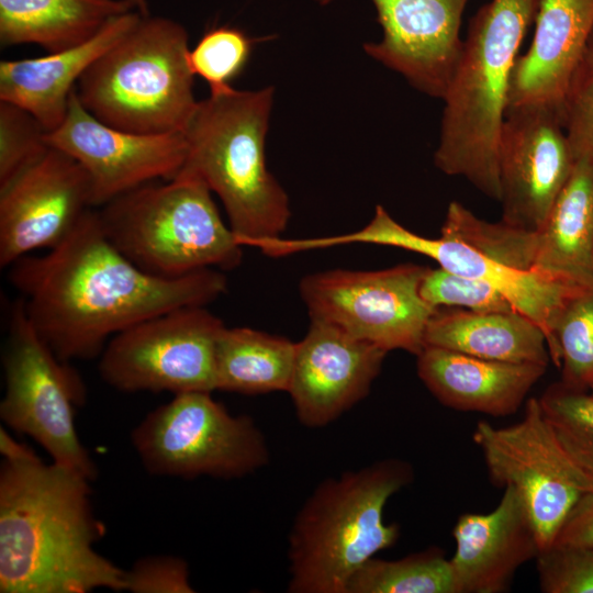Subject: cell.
Returning <instances> with one entry per match:
<instances>
[{
    "label": "cell",
    "instance_id": "6da1fadb",
    "mask_svg": "<svg viewBox=\"0 0 593 593\" xmlns=\"http://www.w3.org/2000/svg\"><path fill=\"white\" fill-rule=\"evenodd\" d=\"M8 268L36 332L65 361L100 357L122 331L172 309L206 305L227 288L216 269L178 278L143 271L108 239L97 208L48 253Z\"/></svg>",
    "mask_w": 593,
    "mask_h": 593
},
{
    "label": "cell",
    "instance_id": "7a4b0ae2",
    "mask_svg": "<svg viewBox=\"0 0 593 593\" xmlns=\"http://www.w3.org/2000/svg\"><path fill=\"white\" fill-rule=\"evenodd\" d=\"M91 481L37 456L0 468V592L125 591V570L94 550L104 526Z\"/></svg>",
    "mask_w": 593,
    "mask_h": 593
},
{
    "label": "cell",
    "instance_id": "3957f363",
    "mask_svg": "<svg viewBox=\"0 0 593 593\" xmlns=\"http://www.w3.org/2000/svg\"><path fill=\"white\" fill-rule=\"evenodd\" d=\"M540 0H491L471 19L443 97L436 167L500 201L497 144L511 76Z\"/></svg>",
    "mask_w": 593,
    "mask_h": 593
},
{
    "label": "cell",
    "instance_id": "277c9868",
    "mask_svg": "<svg viewBox=\"0 0 593 593\" xmlns=\"http://www.w3.org/2000/svg\"><path fill=\"white\" fill-rule=\"evenodd\" d=\"M272 98V87L210 93L183 133L187 154L179 174L216 193L243 247L280 237L290 219L288 195L266 165Z\"/></svg>",
    "mask_w": 593,
    "mask_h": 593
},
{
    "label": "cell",
    "instance_id": "5b68a950",
    "mask_svg": "<svg viewBox=\"0 0 593 593\" xmlns=\"http://www.w3.org/2000/svg\"><path fill=\"white\" fill-rule=\"evenodd\" d=\"M413 477L409 462L387 458L320 482L289 532L288 592L346 593L353 574L396 542L400 527L383 513Z\"/></svg>",
    "mask_w": 593,
    "mask_h": 593
},
{
    "label": "cell",
    "instance_id": "8992f818",
    "mask_svg": "<svg viewBox=\"0 0 593 593\" xmlns=\"http://www.w3.org/2000/svg\"><path fill=\"white\" fill-rule=\"evenodd\" d=\"M179 22L142 15L81 76L80 103L104 124L137 134H183L199 101Z\"/></svg>",
    "mask_w": 593,
    "mask_h": 593
},
{
    "label": "cell",
    "instance_id": "52a82bcc",
    "mask_svg": "<svg viewBox=\"0 0 593 593\" xmlns=\"http://www.w3.org/2000/svg\"><path fill=\"white\" fill-rule=\"evenodd\" d=\"M112 245L143 271L178 278L205 269L230 270L242 247L198 178L143 184L97 208Z\"/></svg>",
    "mask_w": 593,
    "mask_h": 593
},
{
    "label": "cell",
    "instance_id": "ba28073f",
    "mask_svg": "<svg viewBox=\"0 0 593 593\" xmlns=\"http://www.w3.org/2000/svg\"><path fill=\"white\" fill-rule=\"evenodd\" d=\"M7 314L2 422L32 437L51 455L53 462L93 481L97 466L80 443L75 426V413L87 395L80 374L38 335L21 296L10 304Z\"/></svg>",
    "mask_w": 593,
    "mask_h": 593
},
{
    "label": "cell",
    "instance_id": "9c48e42d",
    "mask_svg": "<svg viewBox=\"0 0 593 593\" xmlns=\"http://www.w3.org/2000/svg\"><path fill=\"white\" fill-rule=\"evenodd\" d=\"M154 475L236 479L270 461L267 440L248 415H232L211 392H184L148 413L132 433Z\"/></svg>",
    "mask_w": 593,
    "mask_h": 593
},
{
    "label": "cell",
    "instance_id": "30bf717a",
    "mask_svg": "<svg viewBox=\"0 0 593 593\" xmlns=\"http://www.w3.org/2000/svg\"><path fill=\"white\" fill-rule=\"evenodd\" d=\"M223 322L189 305L146 318L113 336L100 355L103 381L124 392H212Z\"/></svg>",
    "mask_w": 593,
    "mask_h": 593
},
{
    "label": "cell",
    "instance_id": "8fae6325",
    "mask_svg": "<svg viewBox=\"0 0 593 593\" xmlns=\"http://www.w3.org/2000/svg\"><path fill=\"white\" fill-rule=\"evenodd\" d=\"M427 267L402 264L371 271L335 269L304 277L301 296L311 320L335 325L388 353L417 356L436 309L421 296Z\"/></svg>",
    "mask_w": 593,
    "mask_h": 593
},
{
    "label": "cell",
    "instance_id": "7c38bea8",
    "mask_svg": "<svg viewBox=\"0 0 593 593\" xmlns=\"http://www.w3.org/2000/svg\"><path fill=\"white\" fill-rule=\"evenodd\" d=\"M472 439L492 482L519 493L540 549L549 547L578 500L593 491V478L562 448L538 398L526 401L516 424L495 427L480 421Z\"/></svg>",
    "mask_w": 593,
    "mask_h": 593
},
{
    "label": "cell",
    "instance_id": "4fadbf2b",
    "mask_svg": "<svg viewBox=\"0 0 593 593\" xmlns=\"http://www.w3.org/2000/svg\"><path fill=\"white\" fill-rule=\"evenodd\" d=\"M45 141L86 170L93 208L143 184L174 179L187 154L183 134H137L104 124L83 108L76 89L65 120L46 132Z\"/></svg>",
    "mask_w": 593,
    "mask_h": 593
},
{
    "label": "cell",
    "instance_id": "5bb4252c",
    "mask_svg": "<svg viewBox=\"0 0 593 593\" xmlns=\"http://www.w3.org/2000/svg\"><path fill=\"white\" fill-rule=\"evenodd\" d=\"M574 163L559 112L507 108L497 144L502 221L538 231Z\"/></svg>",
    "mask_w": 593,
    "mask_h": 593
},
{
    "label": "cell",
    "instance_id": "9a60e30c",
    "mask_svg": "<svg viewBox=\"0 0 593 593\" xmlns=\"http://www.w3.org/2000/svg\"><path fill=\"white\" fill-rule=\"evenodd\" d=\"M376 244L410 250L435 260L454 273L489 283L502 292L513 306L544 331L551 342L553 320L564 301L585 284L568 278L506 267L454 238H428L407 230L381 205L361 230L322 238L325 247L344 244Z\"/></svg>",
    "mask_w": 593,
    "mask_h": 593
},
{
    "label": "cell",
    "instance_id": "2e32d148",
    "mask_svg": "<svg viewBox=\"0 0 593 593\" xmlns=\"http://www.w3.org/2000/svg\"><path fill=\"white\" fill-rule=\"evenodd\" d=\"M93 209L89 177L69 155L49 148L0 189V266L60 244Z\"/></svg>",
    "mask_w": 593,
    "mask_h": 593
},
{
    "label": "cell",
    "instance_id": "e0dca14e",
    "mask_svg": "<svg viewBox=\"0 0 593 593\" xmlns=\"http://www.w3.org/2000/svg\"><path fill=\"white\" fill-rule=\"evenodd\" d=\"M370 1L382 37L366 43L365 52L421 92L443 99L461 53V16L469 0Z\"/></svg>",
    "mask_w": 593,
    "mask_h": 593
},
{
    "label": "cell",
    "instance_id": "ac0fdd59",
    "mask_svg": "<svg viewBox=\"0 0 593 593\" xmlns=\"http://www.w3.org/2000/svg\"><path fill=\"white\" fill-rule=\"evenodd\" d=\"M387 354L335 325L311 320L296 343L288 389L298 421L311 428L336 421L369 394Z\"/></svg>",
    "mask_w": 593,
    "mask_h": 593
},
{
    "label": "cell",
    "instance_id": "d6986e66",
    "mask_svg": "<svg viewBox=\"0 0 593 593\" xmlns=\"http://www.w3.org/2000/svg\"><path fill=\"white\" fill-rule=\"evenodd\" d=\"M497 506L488 514L458 517L449 559L457 593H502L517 569L540 550L533 523L519 493L504 486Z\"/></svg>",
    "mask_w": 593,
    "mask_h": 593
},
{
    "label": "cell",
    "instance_id": "ffe728a7",
    "mask_svg": "<svg viewBox=\"0 0 593 593\" xmlns=\"http://www.w3.org/2000/svg\"><path fill=\"white\" fill-rule=\"evenodd\" d=\"M533 41L517 56L507 108H562L593 31V0H540Z\"/></svg>",
    "mask_w": 593,
    "mask_h": 593
},
{
    "label": "cell",
    "instance_id": "44dd1931",
    "mask_svg": "<svg viewBox=\"0 0 593 593\" xmlns=\"http://www.w3.org/2000/svg\"><path fill=\"white\" fill-rule=\"evenodd\" d=\"M135 10L110 20L92 38L46 56L2 60L0 101L31 113L51 132L68 111L71 93L86 70L139 21Z\"/></svg>",
    "mask_w": 593,
    "mask_h": 593
},
{
    "label": "cell",
    "instance_id": "7402d4cb",
    "mask_svg": "<svg viewBox=\"0 0 593 593\" xmlns=\"http://www.w3.org/2000/svg\"><path fill=\"white\" fill-rule=\"evenodd\" d=\"M416 357L418 378L443 405L491 416L514 414L547 369L434 346H425Z\"/></svg>",
    "mask_w": 593,
    "mask_h": 593
},
{
    "label": "cell",
    "instance_id": "603a6c76",
    "mask_svg": "<svg viewBox=\"0 0 593 593\" xmlns=\"http://www.w3.org/2000/svg\"><path fill=\"white\" fill-rule=\"evenodd\" d=\"M424 340L425 346L488 360L547 366L550 359L544 331L518 311L437 307L427 323Z\"/></svg>",
    "mask_w": 593,
    "mask_h": 593
},
{
    "label": "cell",
    "instance_id": "cb8c5ba5",
    "mask_svg": "<svg viewBox=\"0 0 593 593\" xmlns=\"http://www.w3.org/2000/svg\"><path fill=\"white\" fill-rule=\"evenodd\" d=\"M133 10L128 0H0V44H35L56 53L89 41Z\"/></svg>",
    "mask_w": 593,
    "mask_h": 593
},
{
    "label": "cell",
    "instance_id": "d4e9b609",
    "mask_svg": "<svg viewBox=\"0 0 593 593\" xmlns=\"http://www.w3.org/2000/svg\"><path fill=\"white\" fill-rule=\"evenodd\" d=\"M537 233L536 271L593 283V159H575Z\"/></svg>",
    "mask_w": 593,
    "mask_h": 593
},
{
    "label": "cell",
    "instance_id": "484cf974",
    "mask_svg": "<svg viewBox=\"0 0 593 593\" xmlns=\"http://www.w3.org/2000/svg\"><path fill=\"white\" fill-rule=\"evenodd\" d=\"M296 343L249 327H224L216 347V390L254 395L287 391Z\"/></svg>",
    "mask_w": 593,
    "mask_h": 593
},
{
    "label": "cell",
    "instance_id": "4316f807",
    "mask_svg": "<svg viewBox=\"0 0 593 593\" xmlns=\"http://www.w3.org/2000/svg\"><path fill=\"white\" fill-rule=\"evenodd\" d=\"M346 593H457L450 560L438 547L401 559L371 558L350 578Z\"/></svg>",
    "mask_w": 593,
    "mask_h": 593
},
{
    "label": "cell",
    "instance_id": "83f0119b",
    "mask_svg": "<svg viewBox=\"0 0 593 593\" xmlns=\"http://www.w3.org/2000/svg\"><path fill=\"white\" fill-rule=\"evenodd\" d=\"M440 236L454 238L484 256L519 271H536L538 233L479 219L457 201L449 203ZM538 272V271H537Z\"/></svg>",
    "mask_w": 593,
    "mask_h": 593
},
{
    "label": "cell",
    "instance_id": "f1b7e54d",
    "mask_svg": "<svg viewBox=\"0 0 593 593\" xmlns=\"http://www.w3.org/2000/svg\"><path fill=\"white\" fill-rule=\"evenodd\" d=\"M549 355L561 370L560 382L577 390L593 383V283L571 294L551 328Z\"/></svg>",
    "mask_w": 593,
    "mask_h": 593
},
{
    "label": "cell",
    "instance_id": "f546056e",
    "mask_svg": "<svg viewBox=\"0 0 593 593\" xmlns=\"http://www.w3.org/2000/svg\"><path fill=\"white\" fill-rule=\"evenodd\" d=\"M538 400L562 448L593 478V394L559 381L549 385Z\"/></svg>",
    "mask_w": 593,
    "mask_h": 593
},
{
    "label": "cell",
    "instance_id": "4dcf8cb0",
    "mask_svg": "<svg viewBox=\"0 0 593 593\" xmlns=\"http://www.w3.org/2000/svg\"><path fill=\"white\" fill-rule=\"evenodd\" d=\"M257 42L239 29L214 26L189 49L188 63L193 75L209 85L210 93H220L244 71Z\"/></svg>",
    "mask_w": 593,
    "mask_h": 593
},
{
    "label": "cell",
    "instance_id": "1f68e13d",
    "mask_svg": "<svg viewBox=\"0 0 593 593\" xmlns=\"http://www.w3.org/2000/svg\"><path fill=\"white\" fill-rule=\"evenodd\" d=\"M45 128L24 109L0 101V189L37 163L51 148Z\"/></svg>",
    "mask_w": 593,
    "mask_h": 593
},
{
    "label": "cell",
    "instance_id": "d6a6232c",
    "mask_svg": "<svg viewBox=\"0 0 593 593\" xmlns=\"http://www.w3.org/2000/svg\"><path fill=\"white\" fill-rule=\"evenodd\" d=\"M421 296L434 309L458 307L475 312L517 311L497 289L441 267L428 268L421 287Z\"/></svg>",
    "mask_w": 593,
    "mask_h": 593
},
{
    "label": "cell",
    "instance_id": "836d02e7",
    "mask_svg": "<svg viewBox=\"0 0 593 593\" xmlns=\"http://www.w3.org/2000/svg\"><path fill=\"white\" fill-rule=\"evenodd\" d=\"M562 123L574 159H593V31L568 87Z\"/></svg>",
    "mask_w": 593,
    "mask_h": 593
},
{
    "label": "cell",
    "instance_id": "e575fe53",
    "mask_svg": "<svg viewBox=\"0 0 593 593\" xmlns=\"http://www.w3.org/2000/svg\"><path fill=\"white\" fill-rule=\"evenodd\" d=\"M544 593H593V547L552 544L535 558Z\"/></svg>",
    "mask_w": 593,
    "mask_h": 593
},
{
    "label": "cell",
    "instance_id": "d590c367",
    "mask_svg": "<svg viewBox=\"0 0 593 593\" xmlns=\"http://www.w3.org/2000/svg\"><path fill=\"white\" fill-rule=\"evenodd\" d=\"M125 591L133 593H192L187 561L175 556H152L125 570Z\"/></svg>",
    "mask_w": 593,
    "mask_h": 593
},
{
    "label": "cell",
    "instance_id": "8d00e7d4",
    "mask_svg": "<svg viewBox=\"0 0 593 593\" xmlns=\"http://www.w3.org/2000/svg\"><path fill=\"white\" fill-rule=\"evenodd\" d=\"M552 544L593 547V491L578 500Z\"/></svg>",
    "mask_w": 593,
    "mask_h": 593
},
{
    "label": "cell",
    "instance_id": "74e56055",
    "mask_svg": "<svg viewBox=\"0 0 593 593\" xmlns=\"http://www.w3.org/2000/svg\"><path fill=\"white\" fill-rule=\"evenodd\" d=\"M0 452L4 460H21L36 456L27 445L14 440L3 427L0 429Z\"/></svg>",
    "mask_w": 593,
    "mask_h": 593
},
{
    "label": "cell",
    "instance_id": "f35d334b",
    "mask_svg": "<svg viewBox=\"0 0 593 593\" xmlns=\"http://www.w3.org/2000/svg\"><path fill=\"white\" fill-rule=\"evenodd\" d=\"M133 8L139 12L142 15L149 14V7L147 0H128Z\"/></svg>",
    "mask_w": 593,
    "mask_h": 593
},
{
    "label": "cell",
    "instance_id": "ab89813d",
    "mask_svg": "<svg viewBox=\"0 0 593 593\" xmlns=\"http://www.w3.org/2000/svg\"><path fill=\"white\" fill-rule=\"evenodd\" d=\"M589 391L593 394V383L591 384Z\"/></svg>",
    "mask_w": 593,
    "mask_h": 593
}]
</instances>
